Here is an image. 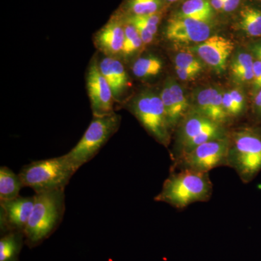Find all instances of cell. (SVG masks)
Wrapping results in <instances>:
<instances>
[{"label":"cell","mask_w":261,"mask_h":261,"mask_svg":"<svg viewBox=\"0 0 261 261\" xmlns=\"http://www.w3.org/2000/svg\"><path fill=\"white\" fill-rule=\"evenodd\" d=\"M213 192L214 185L208 172L179 170L171 171L154 200L181 211L195 202L210 200Z\"/></svg>","instance_id":"1"},{"label":"cell","mask_w":261,"mask_h":261,"mask_svg":"<svg viewBox=\"0 0 261 261\" xmlns=\"http://www.w3.org/2000/svg\"><path fill=\"white\" fill-rule=\"evenodd\" d=\"M30 219L24 230L25 242L37 246L49 238L61 224L65 208V189L35 193Z\"/></svg>","instance_id":"2"},{"label":"cell","mask_w":261,"mask_h":261,"mask_svg":"<svg viewBox=\"0 0 261 261\" xmlns=\"http://www.w3.org/2000/svg\"><path fill=\"white\" fill-rule=\"evenodd\" d=\"M227 167L234 170L245 184L260 172L261 132L257 127H245L229 137Z\"/></svg>","instance_id":"3"},{"label":"cell","mask_w":261,"mask_h":261,"mask_svg":"<svg viewBox=\"0 0 261 261\" xmlns=\"http://www.w3.org/2000/svg\"><path fill=\"white\" fill-rule=\"evenodd\" d=\"M64 155L33 161L19 173L23 187L32 188L35 193L65 189L76 172Z\"/></svg>","instance_id":"4"},{"label":"cell","mask_w":261,"mask_h":261,"mask_svg":"<svg viewBox=\"0 0 261 261\" xmlns=\"http://www.w3.org/2000/svg\"><path fill=\"white\" fill-rule=\"evenodd\" d=\"M121 117L116 113L94 119L80 142L65 154L76 171L88 163L119 128Z\"/></svg>","instance_id":"5"},{"label":"cell","mask_w":261,"mask_h":261,"mask_svg":"<svg viewBox=\"0 0 261 261\" xmlns=\"http://www.w3.org/2000/svg\"><path fill=\"white\" fill-rule=\"evenodd\" d=\"M228 148V137L209 141L173 159L171 171L187 169L209 173L214 168L227 166Z\"/></svg>","instance_id":"6"},{"label":"cell","mask_w":261,"mask_h":261,"mask_svg":"<svg viewBox=\"0 0 261 261\" xmlns=\"http://www.w3.org/2000/svg\"><path fill=\"white\" fill-rule=\"evenodd\" d=\"M224 126L195 111L190 113L184 119L178 132L173 159L209 141L227 137Z\"/></svg>","instance_id":"7"},{"label":"cell","mask_w":261,"mask_h":261,"mask_svg":"<svg viewBox=\"0 0 261 261\" xmlns=\"http://www.w3.org/2000/svg\"><path fill=\"white\" fill-rule=\"evenodd\" d=\"M132 111L149 135L163 145H168L171 130L161 97L153 93L141 94L132 103Z\"/></svg>","instance_id":"8"},{"label":"cell","mask_w":261,"mask_h":261,"mask_svg":"<svg viewBox=\"0 0 261 261\" xmlns=\"http://www.w3.org/2000/svg\"><path fill=\"white\" fill-rule=\"evenodd\" d=\"M87 87L94 117L106 116L114 113L112 90L101 73L97 62H92L89 65Z\"/></svg>","instance_id":"9"},{"label":"cell","mask_w":261,"mask_h":261,"mask_svg":"<svg viewBox=\"0 0 261 261\" xmlns=\"http://www.w3.org/2000/svg\"><path fill=\"white\" fill-rule=\"evenodd\" d=\"M35 196H18L13 200L0 201V228L2 233L9 231H23L27 227L33 207Z\"/></svg>","instance_id":"10"},{"label":"cell","mask_w":261,"mask_h":261,"mask_svg":"<svg viewBox=\"0 0 261 261\" xmlns=\"http://www.w3.org/2000/svg\"><path fill=\"white\" fill-rule=\"evenodd\" d=\"M210 23L174 15L168 20L166 36L171 42L199 44L211 37Z\"/></svg>","instance_id":"11"},{"label":"cell","mask_w":261,"mask_h":261,"mask_svg":"<svg viewBox=\"0 0 261 261\" xmlns=\"http://www.w3.org/2000/svg\"><path fill=\"white\" fill-rule=\"evenodd\" d=\"M234 49V44L230 39L212 36L204 42L192 48L201 59L218 73L226 69L228 57Z\"/></svg>","instance_id":"12"},{"label":"cell","mask_w":261,"mask_h":261,"mask_svg":"<svg viewBox=\"0 0 261 261\" xmlns=\"http://www.w3.org/2000/svg\"><path fill=\"white\" fill-rule=\"evenodd\" d=\"M95 45L108 57L122 53L124 42V24L119 19L113 18L96 34Z\"/></svg>","instance_id":"13"},{"label":"cell","mask_w":261,"mask_h":261,"mask_svg":"<svg viewBox=\"0 0 261 261\" xmlns=\"http://www.w3.org/2000/svg\"><path fill=\"white\" fill-rule=\"evenodd\" d=\"M195 112L220 124H226L229 119L223 105V94L213 88L205 89L199 92Z\"/></svg>","instance_id":"14"},{"label":"cell","mask_w":261,"mask_h":261,"mask_svg":"<svg viewBox=\"0 0 261 261\" xmlns=\"http://www.w3.org/2000/svg\"><path fill=\"white\" fill-rule=\"evenodd\" d=\"M101 73L107 81L116 100L126 92L128 87V77L121 62L113 57H106L99 62Z\"/></svg>","instance_id":"15"},{"label":"cell","mask_w":261,"mask_h":261,"mask_svg":"<svg viewBox=\"0 0 261 261\" xmlns=\"http://www.w3.org/2000/svg\"><path fill=\"white\" fill-rule=\"evenodd\" d=\"M239 27L250 38L261 39V6L257 4L244 5L239 13Z\"/></svg>","instance_id":"16"},{"label":"cell","mask_w":261,"mask_h":261,"mask_svg":"<svg viewBox=\"0 0 261 261\" xmlns=\"http://www.w3.org/2000/svg\"><path fill=\"white\" fill-rule=\"evenodd\" d=\"M214 10L209 0H187L176 15L210 23L214 18Z\"/></svg>","instance_id":"17"},{"label":"cell","mask_w":261,"mask_h":261,"mask_svg":"<svg viewBox=\"0 0 261 261\" xmlns=\"http://www.w3.org/2000/svg\"><path fill=\"white\" fill-rule=\"evenodd\" d=\"M25 235L23 231H9L0 239V261H18Z\"/></svg>","instance_id":"18"},{"label":"cell","mask_w":261,"mask_h":261,"mask_svg":"<svg viewBox=\"0 0 261 261\" xmlns=\"http://www.w3.org/2000/svg\"><path fill=\"white\" fill-rule=\"evenodd\" d=\"M23 187L19 174H16L6 166L0 168V201H8L16 198Z\"/></svg>","instance_id":"19"},{"label":"cell","mask_w":261,"mask_h":261,"mask_svg":"<svg viewBox=\"0 0 261 261\" xmlns=\"http://www.w3.org/2000/svg\"><path fill=\"white\" fill-rule=\"evenodd\" d=\"M254 58L251 53H240L231 62V73L240 84H251L253 80Z\"/></svg>","instance_id":"20"},{"label":"cell","mask_w":261,"mask_h":261,"mask_svg":"<svg viewBox=\"0 0 261 261\" xmlns=\"http://www.w3.org/2000/svg\"><path fill=\"white\" fill-rule=\"evenodd\" d=\"M163 63L157 57H142L137 60L133 65L134 74L140 79L155 76L162 69Z\"/></svg>","instance_id":"21"},{"label":"cell","mask_w":261,"mask_h":261,"mask_svg":"<svg viewBox=\"0 0 261 261\" xmlns=\"http://www.w3.org/2000/svg\"><path fill=\"white\" fill-rule=\"evenodd\" d=\"M164 0H127L126 8L130 15H146L159 13Z\"/></svg>","instance_id":"22"},{"label":"cell","mask_w":261,"mask_h":261,"mask_svg":"<svg viewBox=\"0 0 261 261\" xmlns=\"http://www.w3.org/2000/svg\"><path fill=\"white\" fill-rule=\"evenodd\" d=\"M172 95L173 102L176 108V114L179 121L186 116L189 108V103L185 97L184 91L177 83L170 82L167 84Z\"/></svg>","instance_id":"23"},{"label":"cell","mask_w":261,"mask_h":261,"mask_svg":"<svg viewBox=\"0 0 261 261\" xmlns=\"http://www.w3.org/2000/svg\"><path fill=\"white\" fill-rule=\"evenodd\" d=\"M175 68H197L202 69L198 59L190 53H181L175 58Z\"/></svg>","instance_id":"24"},{"label":"cell","mask_w":261,"mask_h":261,"mask_svg":"<svg viewBox=\"0 0 261 261\" xmlns=\"http://www.w3.org/2000/svg\"><path fill=\"white\" fill-rule=\"evenodd\" d=\"M230 96L236 110L237 116H240L245 110V98L243 92L239 89L230 91Z\"/></svg>","instance_id":"25"},{"label":"cell","mask_w":261,"mask_h":261,"mask_svg":"<svg viewBox=\"0 0 261 261\" xmlns=\"http://www.w3.org/2000/svg\"><path fill=\"white\" fill-rule=\"evenodd\" d=\"M253 80L251 84L252 92L253 94L261 89V61L254 60Z\"/></svg>","instance_id":"26"},{"label":"cell","mask_w":261,"mask_h":261,"mask_svg":"<svg viewBox=\"0 0 261 261\" xmlns=\"http://www.w3.org/2000/svg\"><path fill=\"white\" fill-rule=\"evenodd\" d=\"M175 69L180 80L184 81L192 80L202 70L197 68H175Z\"/></svg>","instance_id":"27"},{"label":"cell","mask_w":261,"mask_h":261,"mask_svg":"<svg viewBox=\"0 0 261 261\" xmlns=\"http://www.w3.org/2000/svg\"><path fill=\"white\" fill-rule=\"evenodd\" d=\"M223 105H224L225 111L227 113L228 118L237 117L236 110H235L234 106H233L229 92L223 94Z\"/></svg>","instance_id":"28"},{"label":"cell","mask_w":261,"mask_h":261,"mask_svg":"<svg viewBox=\"0 0 261 261\" xmlns=\"http://www.w3.org/2000/svg\"><path fill=\"white\" fill-rule=\"evenodd\" d=\"M252 113L255 119L261 123V89L254 94L253 102H252Z\"/></svg>","instance_id":"29"},{"label":"cell","mask_w":261,"mask_h":261,"mask_svg":"<svg viewBox=\"0 0 261 261\" xmlns=\"http://www.w3.org/2000/svg\"><path fill=\"white\" fill-rule=\"evenodd\" d=\"M242 0H224V8L223 11L226 13H231L240 6Z\"/></svg>","instance_id":"30"},{"label":"cell","mask_w":261,"mask_h":261,"mask_svg":"<svg viewBox=\"0 0 261 261\" xmlns=\"http://www.w3.org/2000/svg\"><path fill=\"white\" fill-rule=\"evenodd\" d=\"M209 2H210L211 6L213 7L215 10H217V11L222 10L223 11L224 0H209Z\"/></svg>","instance_id":"31"},{"label":"cell","mask_w":261,"mask_h":261,"mask_svg":"<svg viewBox=\"0 0 261 261\" xmlns=\"http://www.w3.org/2000/svg\"><path fill=\"white\" fill-rule=\"evenodd\" d=\"M250 51H257L261 53V40L257 41L256 42L252 43L250 46Z\"/></svg>","instance_id":"32"},{"label":"cell","mask_w":261,"mask_h":261,"mask_svg":"<svg viewBox=\"0 0 261 261\" xmlns=\"http://www.w3.org/2000/svg\"><path fill=\"white\" fill-rule=\"evenodd\" d=\"M166 2H168V3H176V2H178V0H166Z\"/></svg>","instance_id":"33"},{"label":"cell","mask_w":261,"mask_h":261,"mask_svg":"<svg viewBox=\"0 0 261 261\" xmlns=\"http://www.w3.org/2000/svg\"><path fill=\"white\" fill-rule=\"evenodd\" d=\"M257 128H258L259 129H260V132H261V126H257Z\"/></svg>","instance_id":"34"},{"label":"cell","mask_w":261,"mask_h":261,"mask_svg":"<svg viewBox=\"0 0 261 261\" xmlns=\"http://www.w3.org/2000/svg\"><path fill=\"white\" fill-rule=\"evenodd\" d=\"M257 2H259V3H260V4H261V0H257Z\"/></svg>","instance_id":"35"}]
</instances>
